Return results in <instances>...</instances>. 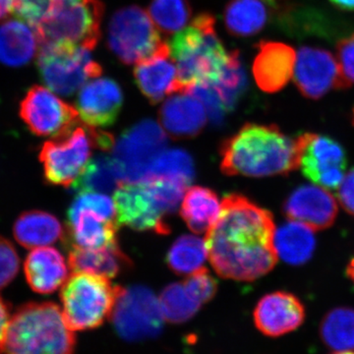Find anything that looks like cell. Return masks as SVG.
Masks as SVG:
<instances>
[{"label": "cell", "instance_id": "cell-1", "mask_svg": "<svg viewBox=\"0 0 354 354\" xmlns=\"http://www.w3.org/2000/svg\"><path fill=\"white\" fill-rule=\"evenodd\" d=\"M274 232L269 211L242 195H228L218 221L207 232L209 262L221 278L255 281L278 262Z\"/></svg>", "mask_w": 354, "mask_h": 354}, {"label": "cell", "instance_id": "cell-2", "mask_svg": "<svg viewBox=\"0 0 354 354\" xmlns=\"http://www.w3.org/2000/svg\"><path fill=\"white\" fill-rule=\"evenodd\" d=\"M221 169L227 176H285L297 169V140L276 125L247 123L221 147Z\"/></svg>", "mask_w": 354, "mask_h": 354}, {"label": "cell", "instance_id": "cell-3", "mask_svg": "<svg viewBox=\"0 0 354 354\" xmlns=\"http://www.w3.org/2000/svg\"><path fill=\"white\" fill-rule=\"evenodd\" d=\"M215 24L211 14H200L169 41L180 92L197 84L215 83L227 67L232 51L218 39Z\"/></svg>", "mask_w": 354, "mask_h": 354}, {"label": "cell", "instance_id": "cell-4", "mask_svg": "<svg viewBox=\"0 0 354 354\" xmlns=\"http://www.w3.org/2000/svg\"><path fill=\"white\" fill-rule=\"evenodd\" d=\"M73 332L57 304H27L11 317L1 353L73 354Z\"/></svg>", "mask_w": 354, "mask_h": 354}, {"label": "cell", "instance_id": "cell-5", "mask_svg": "<svg viewBox=\"0 0 354 354\" xmlns=\"http://www.w3.org/2000/svg\"><path fill=\"white\" fill-rule=\"evenodd\" d=\"M122 288L106 277L74 272L62 286V313L71 330L95 329L111 318Z\"/></svg>", "mask_w": 354, "mask_h": 354}, {"label": "cell", "instance_id": "cell-6", "mask_svg": "<svg viewBox=\"0 0 354 354\" xmlns=\"http://www.w3.org/2000/svg\"><path fill=\"white\" fill-rule=\"evenodd\" d=\"M100 0H57L38 27L39 46L74 44L93 50L101 39Z\"/></svg>", "mask_w": 354, "mask_h": 354}, {"label": "cell", "instance_id": "cell-7", "mask_svg": "<svg viewBox=\"0 0 354 354\" xmlns=\"http://www.w3.org/2000/svg\"><path fill=\"white\" fill-rule=\"evenodd\" d=\"M38 64L48 88L62 95H73L102 73L91 50L74 44L39 46Z\"/></svg>", "mask_w": 354, "mask_h": 354}, {"label": "cell", "instance_id": "cell-8", "mask_svg": "<svg viewBox=\"0 0 354 354\" xmlns=\"http://www.w3.org/2000/svg\"><path fill=\"white\" fill-rule=\"evenodd\" d=\"M108 43L116 57L128 65L152 57L165 44L150 14L138 6L125 7L113 14Z\"/></svg>", "mask_w": 354, "mask_h": 354}, {"label": "cell", "instance_id": "cell-9", "mask_svg": "<svg viewBox=\"0 0 354 354\" xmlns=\"http://www.w3.org/2000/svg\"><path fill=\"white\" fill-rule=\"evenodd\" d=\"M167 145V132L152 120L140 121L125 130L111 150L123 183H143Z\"/></svg>", "mask_w": 354, "mask_h": 354}, {"label": "cell", "instance_id": "cell-10", "mask_svg": "<svg viewBox=\"0 0 354 354\" xmlns=\"http://www.w3.org/2000/svg\"><path fill=\"white\" fill-rule=\"evenodd\" d=\"M95 132L93 128L77 127L44 144L39 160L48 183L72 186L90 160L93 148H97Z\"/></svg>", "mask_w": 354, "mask_h": 354}, {"label": "cell", "instance_id": "cell-11", "mask_svg": "<svg viewBox=\"0 0 354 354\" xmlns=\"http://www.w3.org/2000/svg\"><path fill=\"white\" fill-rule=\"evenodd\" d=\"M111 318L118 335L128 341L157 337L165 321L160 301L144 286L122 288Z\"/></svg>", "mask_w": 354, "mask_h": 354}, {"label": "cell", "instance_id": "cell-12", "mask_svg": "<svg viewBox=\"0 0 354 354\" xmlns=\"http://www.w3.org/2000/svg\"><path fill=\"white\" fill-rule=\"evenodd\" d=\"M297 169L326 189H337L346 176V156L341 144L324 135L304 133L297 139Z\"/></svg>", "mask_w": 354, "mask_h": 354}, {"label": "cell", "instance_id": "cell-13", "mask_svg": "<svg viewBox=\"0 0 354 354\" xmlns=\"http://www.w3.org/2000/svg\"><path fill=\"white\" fill-rule=\"evenodd\" d=\"M20 115L34 134L53 138L67 134L80 121L76 108L43 86L30 88L21 102Z\"/></svg>", "mask_w": 354, "mask_h": 354}, {"label": "cell", "instance_id": "cell-14", "mask_svg": "<svg viewBox=\"0 0 354 354\" xmlns=\"http://www.w3.org/2000/svg\"><path fill=\"white\" fill-rule=\"evenodd\" d=\"M113 202L118 227L127 225L140 232L153 230L158 234L171 232L164 212L145 183H121L114 192Z\"/></svg>", "mask_w": 354, "mask_h": 354}, {"label": "cell", "instance_id": "cell-15", "mask_svg": "<svg viewBox=\"0 0 354 354\" xmlns=\"http://www.w3.org/2000/svg\"><path fill=\"white\" fill-rule=\"evenodd\" d=\"M293 75L298 91L309 100L321 99L334 88H349L342 78L337 57L321 48L302 46Z\"/></svg>", "mask_w": 354, "mask_h": 354}, {"label": "cell", "instance_id": "cell-16", "mask_svg": "<svg viewBox=\"0 0 354 354\" xmlns=\"http://www.w3.org/2000/svg\"><path fill=\"white\" fill-rule=\"evenodd\" d=\"M122 104V90L115 81L95 78L80 88L76 109L86 127L97 129L113 125L120 115Z\"/></svg>", "mask_w": 354, "mask_h": 354}, {"label": "cell", "instance_id": "cell-17", "mask_svg": "<svg viewBox=\"0 0 354 354\" xmlns=\"http://www.w3.org/2000/svg\"><path fill=\"white\" fill-rule=\"evenodd\" d=\"M254 322L262 334L278 337L297 330L304 322V305L286 291H274L261 298L254 310Z\"/></svg>", "mask_w": 354, "mask_h": 354}, {"label": "cell", "instance_id": "cell-18", "mask_svg": "<svg viewBox=\"0 0 354 354\" xmlns=\"http://www.w3.org/2000/svg\"><path fill=\"white\" fill-rule=\"evenodd\" d=\"M285 214L314 230H326L335 223L337 203L334 196L319 185H302L291 192L285 202Z\"/></svg>", "mask_w": 354, "mask_h": 354}, {"label": "cell", "instance_id": "cell-19", "mask_svg": "<svg viewBox=\"0 0 354 354\" xmlns=\"http://www.w3.org/2000/svg\"><path fill=\"white\" fill-rule=\"evenodd\" d=\"M295 62L297 53L292 46L279 41H261L252 69L258 87L269 94L283 90L292 78Z\"/></svg>", "mask_w": 354, "mask_h": 354}, {"label": "cell", "instance_id": "cell-20", "mask_svg": "<svg viewBox=\"0 0 354 354\" xmlns=\"http://www.w3.org/2000/svg\"><path fill=\"white\" fill-rule=\"evenodd\" d=\"M134 78L142 94L152 104H158L165 95L180 92L176 65L169 44H165L152 57L137 64Z\"/></svg>", "mask_w": 354, "mask_h": 354}, {"label": "cell", "instance_id": "cell-21", "mask_svg": "<svg viewBox=\"0 0 354 354\" xmlns=\"http://www.w3.org/2000/svg\"><path fill=\"white\" fill-rule=\"evenodd\" d=\"M160 124L174 138H192L202 132L207 113L202 102L186 92L176 93L160 109Z\"/></svg>", "mask_w": 354, "mask_h": 354}, {"label": "cell", "instance_id": "cell-22", "mask_svg": "<svg viewBox=\"0 0 354 354\" xmlns=\"http://www.w3.org/2000/svg\"><path fill=\"white\" fill-rule=\"evenodd\" d=\"M118 228L115 221L106 220L91 209L70 207L65 244L87 249L109 246L118 242Z\"/></svg>", "mask_w": 354, "mask_h": 354}, {"label": "cell", "instance_id": "cell-23", "mask_svg": "<svg viewBox=\"0 0 354 354\" xmlns=\"http://www.w3.org/2000/svg\"><path fill=\"white\" fill-rule=\"evenodd\" d=\"M24 271L32 290L41 295L55 292L68 279V267L64 256L48 246L32 249L26 258Z\"/></svg>", "mask_w": 354, "mask_h": 354}, {"label": "cell", "instance_id": "cell-24", "mask_svg": "<svg viewBox=\"0 0 354 354\" xmlns=\"http://www.w3.org/2000/svg\"><path fill=\"white\" fill-rule=\"evenodd\" d=\"M68 246V264L74 272H88L111 279L131 267V261L118 242L97 249Z\"/></svg>", "mask_w": 354, "mask_h": 354}, {"label": "cell", "instance_id": "cell-25", "mask_svg": "<svg viewBox=\"0 0 354 354\" xmlns=\"http://www.w3.org/2000/svg\"><path fill=\"white\" fill-rule=\"evenodd\" d=\"M39 41L32 26L20 19L0 25V62L8 66L27 64L36 55Z\"/></svg>", "mask_w": 354, "mask_h": 354}, {"label": "cell", "instance_id": "cell-26", "mask_svg": "<svg viewBox=\"0 0 354 354\" xmlns=\"http://www.w3.org/2000/svg\"><path fill=\"white\" fill-rule=\"evenodd\" d=\"M16 241L28 249L39 248L64 239V230L60 221L50 213L26 212L16 220L13 227Z\"/></svg>", "mask_w": 354, "mask_h": 354}, {"label": "cell", "instance_id": "cell-27", "mask_svg": "<svg viewBox=\"0 0 354 354\" xmlns=\"http://www.w3.org/2000/svg\"><path fill=\"white\" fill-rule=\"evenodd\" d=\"M315 230L299 221L290 220L274 232V248L278 257L288 264H304L313 255L316 246Z\"/></svg>", "mask_w": 354, "mask_h": 354}, {"label": "cell", "instance_id": "cell-28", "mask_svg": "<svg viewBox=\"0 0 354 354\" xmlns=\"http://www.w3.org/2000/svg\"><path fill=\"white\" fill-rule=\"evenodd\" d=\"M221 204L213 190L194 186L186 191L181 205V216L195 234H205L220 216Z\"/></svg>", "mask_w": 354, "mask_h": 354}, {"label": "cell", "instance_id": "cell-29", "mask_svg": "<svg viewBox=\"0 0 354 354\" xmlns=\"http://www.w3.org/2000/svg\"><path fill=\"white\" fill-rule=\"evenodd\" d=\"M268 18L264 0H232L223 15L228 32L239 37L258 34L264 29Z\"/></svg>", "mask_w": 354, "mask_h": 354}, {"label": "cell", "instance_id": "cell-30", "mask_svg": "<svg viewBox=\"0 0 354 354\" xmlns=\"http://www.w3.org/2000/svg\"><path fill=\"white\" fill-rule=\"evenodd\" d=\"M122 177L113 157L100 155L88 162L72 188L78 193L95 192L108 194L118 189Z\"/></svg>", "mask_w": 354, "mask_h": 354}, {"label": "cell", "instance_id": "cell-31", "mask_svg": "<svg viewBox=\"0 0 354 354\" xmlns=\"http://www.w3.org/2000/svg\"><path fill=\"white\" fill-rule=\"evenodd\" d=\"M320 334L324 344L333 351H354V309L330 310L321 323Z\"/></svg>", "mask_w": 354, "mask_h": 354}, {"label": "cell", "instance_id": "cell-32", "mask_svg": "<svg viewBox=\"0 0 354 354\" xmlns=\"http://www.w3.org/2000/svg\"><path fill=\"white\" fill-rule=\"evenodd\" d=\"M207 258L206 241L194 235H183L169 249L167 263L176 274L189 276L203 268Z\"/></svg>", "mask_w": 354, "mask_h": 354}, {"label": "cell", "instance_id": "cell-33", "mask_svg": "<svg viewBox=\"0 0 354 354\" xmlns=\"http://www.w3.org/2000/svg\"><path fill=\"white\" fill-rule=\"evenodd\" d=\"M195 176L194 162L189 153L181 149H169L160 153L155 160L145 181L149 179L162 177V178L174 179L189 186Z\"/></svg>", "mask_w": 354, "mask_h": 354}, {"label": "cell", "instance_id": "cell-34", "mask_svg": "<svg viewBox=\"0 0 354 354\" xmlns=\"http://www.w3.org/2000/svg\"><path fill=\"white\" fill-rule=\"evenodd\" d=\"M158 301L165 321L172 324L187 322L202 306L191 297L183 283L167 286L160 293Z\"/></svg>", "mask_w": 354, "mask_h": 354}, {"label": "cell", "instance_id": "cell-35", "mask_svg": "<svg viewBox=\"0 0 354 354\" xmlns=\"http://www.w3.org/2000/svg\"><path fill=\"white\" fill-rule=\"evenodd\" d=\"M209 85L215 88L227 113L234 111L247 87L245 70L237 51H232L223 74L215 83Z\"/></svg>", "mask_w": 354, "mask_h": 354}, {"label": "cell", "instance_id": "cell-36", "mask_svg": "<svg viewBox=\"0 0 354 354\" xmlns=\"http://www.w3.org/2000/svg\"><path fill=\"white\" fill-rule=\"evenodd\" d=\"M149 14L158 31L174 34L187 25L191 7L188 0H152Z\"/></svg>", "mask_w": 354, "mask_h": 354}, {"label": "cell", "instance_id": "cell-37", "mask_svg": "<svg viewBox=\"0 0 354 354\" xmlns=\"http://www.w3.org/2000/svg\"><path fill=\"white\" fill-rule=\"evenodd\" d=\"M145 183L165 215L176 213L188 187L183 183L162 177L149 179Z\"/></svg>", "mask_w": 354, "mask_h": 354}, {"label": "cell", "instance_id": "cell-38", "mask_svg": "<svg viewBox=\"0 0 354 354\" xmlns=\"http://www.w3.org/2000/svg\"><path fill=\"white\" fill-rule=\"evenodd\" d=\"M183 92L194 95L202 102L207 116L212 123L216 125L221 124L227 111L213 86L209 84H197L186 88Z\"/></svg>", "mask_w": 354, "mask_h": 354}, {"label": "cell", "instance_id": "cell-39", "mask_svg": "<svg viewBox=\"0 0 354 354\" xmlns=\"http://www.w3.org/2000/svg\"><path fill=\"white\" fill-rule=\"evenodd\" d=\"M183 285L191 297L201 305L213 299L218 290V283L215 278L204 267L191 274L183 281Z\"/></svg>", "mask_w": 354, "mask_h": 354}, {"label": "cell", "instance_id": "cell-40", "mask_svg": "<svg viewBox=\"0 0 354 354\" xmlns=\"http://www.w3.org/2000/svg\"><path fill=\"white\" fill-rule=\"evenodd\" d=\"M70 207L75 209H91L106 220L113 221L115 216L114 202L108 195L102 193H79L78 197L74 200Z\"/></svg>", "mask_w": 354, "mask_h": 354}, {"label": "cell", "instance_id": "cell-41", "mask_svg": "<svg viewBox=\"0 0 354 354\" xmlns=\"http://www.w3.org/2000/svg\"><path fill=\"white\" fill-rule=\"evenodd\" d=\"M20 259L10 241L0 236V290L13 281L19 272Z\"/></svg>", "mask_w": 354, "mask_h": 354}, {"label": "cell", "instance_id": "cell-42", "mask_svg": "<svg viewBox=\"0 0 354 354\" xmlns=\"http://www.w3.org/2000/svg\"><path fill=\"white\" fill-rule=\"evenodd\" d=\"M337 60L342 78L351 87L354 84V32L339 39L337 44Z\"/></svg>", "mask_w": 354, "mask_h": 354}, {"label": "cell", "instance_id": "cell-43", "mask_svg": "<svg viewBox=\"0 0 354 354\" xmlns=\"http://www.w3.org/2000/svg\"><path fill=\"white\" fill-rule=\"evenodd\" d=\"M339 200L344 209L354 216V169L344 176L339 186Z\"/></svg>", "mask_w": 354, "mask_h": 354}, {"label": "cell", "instance_id": "cell-44", "mask_svg": "<svg viewBox=\"0 0 354 354\" xmlns=\"http://www.w3.org/2000/svg\"><path fill=\"white\" fill-rule=\"evenodd\" d=\"M10 320L11 317L9 315L8 307L4 304L3 300L0 298V351L3 348Z\"/></svg>", "mask_w": 354, "mask_h": 354}, {"label": "cell", "instance_id": "cell-45", "mask_svg": "<svg viewBox=\"0 0 354 354\" xmlns=\"http://www.w3.org/2000/svg\"><path fill=\"white\" fill-rule=\"evenodd\" d=\"M16 0H0V20L15 11Z\"/></svg>", "mask_w": 354, "mask_h": 354}, {"label": "cell", "instance_id": "cell-46", "mask_svg": "<svg viewBox=\"0 0 354 354\" xmlns=\"http://www.w3.org/2000/svg\"><path fill=\"white\" fill-rule=\"evenodd\" d=\"M333 6L344 11H354V0H330Z\"/></svg>", "mask_w": 354, "mask_h": 354}, {"label": "cell", "instance_id": "cell-47", "mask_svg": "<svg viewBox=\"0 0 354 354\" xmlns=\"http://www.w3.org/2000/svg\"><path fill=\"white\" fill-rule=\"evenodd\" d=\"M346 272H348V278L351 279L354 285V258L349 262Z\"/></svg>", "mask_w": 354, "mask_h": 354}, {"label": "cell", "instance_id": "cell-48", "mask_svg": "<svg viewBox=\"0 0 354 354\" xmlns=\"http://www.w3.org/2000/svg\"><path fill=\"white\" fill-rule=\"evenodd\" d=\"M334 354H354L353 351H337Z\"/></svg>", "mask_w": 354, "mask_h": 354}]
</instances>
